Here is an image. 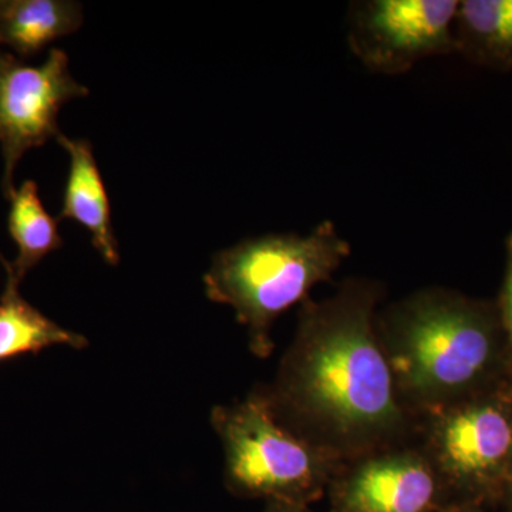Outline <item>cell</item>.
Wrapping results in <instances>:
<instances>
[{"label":"cell","instance_id":"cell-1","mask_svg":"<svg viewBox=\"0 0 512 512\" xmlns=\"http://www.w3.org/2000/svg\"><path fill=\"white\" fill-rule=\"evenodd\" d=\"M382 284L352 278L306 299L279 365L269 406L286 429L342 463L393 447L409 427L376 332Z\"/></svg>","mask_w":512,"mask_h":512},{"label":"cell","instance_id":"cell-2","mask_svg":"<svg viewBox=\"0 0 512 512\" xmlns=\"http://www.w3.org/2000/svg\"><path fill=\"white\" fill-rule=\"evenodd\" d=\"M376 332L403 406L419 413L458 402L494 359L484 313L436 286L377 312Z\"/></svg>","mask_w":512,"mask_h":512},{"label":"cell","instance_id":"cell-3","mask_svg":"<svg viewBox=\"0 0 512 512\" xmlns=\"http://www.w3.org/2000/svg\"><path fill=\"white\" fill-rule=\"evenodd\" d=\"M352 254L332 221L309 234H268L222 249L204 275L205 295L228 305L248 330L249 350L266 359L274 350L271 330L282 313L309 299Z\"/></svg>","mask_w":512,"mask_h":512},{"label":"cell","instance_id":"cell-4","mask_svg":"<svg viewBox=\"0 0 512 512\" xmlns=\"http://www.w3.org/2000/svg\"><path fill=\"white\" fill-rule=\"evenodd\" d=\"M211 423L224 447L225 485L239 497L305 505L343 464L279 423L264 389L215 406Z\"/></svg>","mask_w":512,"mask_h":512},{"label":"cell","instance_id":"cell-5","mask_svg":"<svg viewBox=\"0 0 512 512\" xmlns=\"http://www.w3.org/2000/svg\"><path fill=\"white\" fill-rule=\"evenodd\" d=\"M458 0H362L350 5L348 43L369 72L399 76L456 52Z\"/></svg>","mask_w":512,"mask_h":512},{"label":"cell","instance_id":"cell-6","mask_svg":"<svg viewBox=\"0 0 512 512\" xmlns=\"http://www.w3.org/2000/svg\"><path fill=\"white\" fill-rule=\"evenodd\" d=\"M89 93L74 80L63 50H50L45 62L32 66L0 49V147L6 198L15 191L13 175L20 158L57 138V117L64 104Z\"/></svg>","mask_w":512,"mask_h":512},{"label":"cell","instance_id":"cell-7","mask_svg":"<svg viewBox=\"0 0 512 512\" xmlns=\"http://www.w3.org/2000/svg\"><path fill=\"white\" fill-rule=\"evenodd\" d=\"M423 453L456 483H480L500 473L512 458V420L493 402L451 403L426 414Z\"/></svg>","mask_w":512,"mask_h":512},{"label":"cell","instance_id":"cell-8","mask_svg":"<svg viewBox=\"0 0 512 512\" xmlns=\"http://www.w3.org/2000/svg\"><path fill=\"white\" fill-rule=\"evenodd\" d=\"M335 481L338 512H429L439 476L423 451L386 448L349 461Z\"/></svg>","mask_w":512,"mask_h":512},{"label":"cell","instance_id":"cell-9","mask_svg":"<svg viewBox=\"0 0 512 512\" xmlns=\"http://www.w3.org/2000/svg\"><path fill=\"white\" fill-rule=\"evenodd\" d=\"M57 143L70 157L60 220H72L92 234L93 247L111 266L119 265V242L111 224L109 194L101 177L90 141L60 133Z\"/></svg>","mask_w":512,"mask_h":512},{"label":"cell","instance_id":"cell-10","mask_svg":"<svg viewBox=\"0 0 512 512\" xmlns=\"http://www.w3.org/2000/svg\"><path fill=\"white\" fill-rule=\"evenodd\" d=\"M83 8L70 0H6L0 13V46L19 56L36 55L59 37L79 30Z\"/></svg>","mask_w":512,"mask_h":512},{"label":"cell","instance_id":"cell-11","mask_svg":"<svg viewBox=\"0 0 512 512\" xmlns=\"http://www.w3.org/2000/svg\"><path fill=\"white\" fill-rule=\"evenodd\" d=\"M8 200V229L18 247V256L13 262L0 259L5 265L8 281L20 286L26 275L47 255L62 248L63 239L57 221L43 207L35 181L26 180L15 188Z\"/></svg>","mask_w":512,"mask_h":512},{"label":"cell","instance_id":"cell-12","mask_svg":"<svg viewBox=\"0 0 512 512\" xmlns=\"http://www.w3.org/2000/svg\"><path fill=\"white\" fill-rule=\"evenodd\" d=\"M57 345L82 350L89 340L47 318L20 295L19 285L6 279L0 296V363Z\"/></svg>","mask_w":512,"mask_h":512},{"label":"cell","instance_id":"cell-13","mask_svg":"<svg viewBox=\"0 0 512 512\" xmlns=\"http://www.w3.org/2000/svg\"><path fill=\"white\" fill-rule=\"evenodd\" d=\"M456 50L491 60L512 59V0H464L458 6Z\"/></svg>","mask_w":512,"mask_h":512},{"label":"cell","instance_id":"cell-14","mask_svg":"<svg viewBox=\"0 0 512 512\" xmlns=\"http://www.w3.org/2000/svg\"><path fill=\"white\" fill-rule=\"evenodd\" d=\"M501 309H503L504 328L507 330L512 353V232L507 239V271H505Z\"/></svg>","mask_w":512,"mask_h":512},{"label":"cell","instance_id":"cell-15","mask_svg":"<svg viewBox=\"0 0 512 512\" xmlns=\"http://www.w3.org/2000/svg\"><path fill=\"white\" fill-rule=\"evenodd\" d=\"M266 512H311L305 505L271 503Z\"/></svg>","mask_w":512,"mask_h":512},{"label":"cell","instance_id":"cell-16","mask_svg":"<svg viewBox=\"0 0 512 512\" xmlns=\"http://www.w3.org/2000/svg\"><path fill=\"white\" fill-rule=\"evenodd\" d=\"M6 6V0H0V13H2L3 8Z\"/></svg>","mask_w":512,"mask_h":512}]
</instances>
